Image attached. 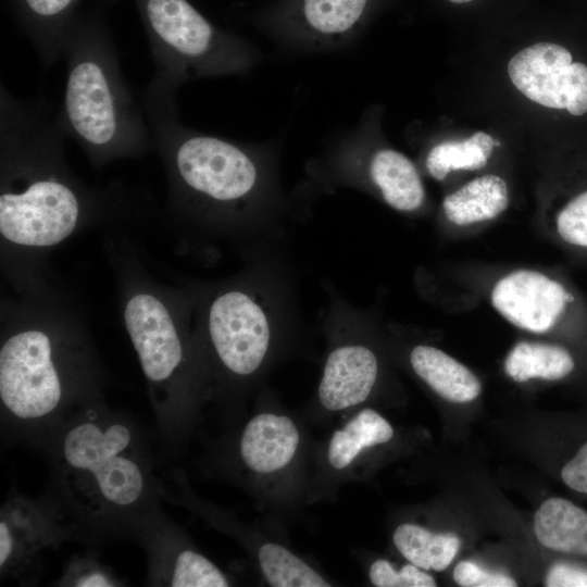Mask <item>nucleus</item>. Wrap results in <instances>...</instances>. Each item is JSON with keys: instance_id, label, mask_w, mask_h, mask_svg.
<instances>
[{"instance_id": "cd10ccee", "label": "nucleus", "mask_w": 587, "mask_h": 587, "mask_svg": "<svg viewBox=\"0 0 587 587\" xmlns=\"http://www.w3.org/2000/svg\"><path fill=\"white\" fill-rule=\"evenodd\" d=\"M557 232L565 242L587 248V191L573 198L558 213Z\"/></svg>"}, {"instance_id": "b1692460", "label": "nucleus", "mask_w": 587, "mask_h": 587, "mask_svg": "<svg viewBox=\"0 0 587 587\" xmlns=\"http://www.w3.org/2000/svg\"><path fill=\"white\" fill-rule=\"evenodd\" d=\"M494 138L483 132L460 141H445L428 152L425 165L437 180H444L452 171H475L484 167L495 147Z\"/></svg>"}, {"instance_id": "bb28decb", "label": "nucleus", "mask_w": 587, "mask_h": 587, "mask_svg": "<svg viewBox=\"0 0 587 587\" xmlns=\"http://www.w3.org/2000/svg\"><path fill=\"white\" fill-rule=\"evenodd\" d=\"M370 580L377 587H435L436 580L423 569L410 563L399 571L387 560H376L370 566Z\"/></svg>"}, {"instance_id": "4468645a", "label": "nucleus", "mask_w": 587, "mask_h": 587, "mask_svg": "<svg viewBox=\"0 0 587 587\" xmlns=\"http://www.w3.org/2000/svg\"><path fill=\"white\" fill-rule=\"evenodd\" d=\"M329 351L317 389L319 401L328 411H341L364 402L379 373L377 355L371 347L342 336Z\"/></svg>"}, {"instance_id": "423d86ee", "label": "nucleus", "mask_w": 587, "mask_h": 587, "mask_svg": "<svg viewBox=\"0 0 587 587\" xmlns=\"http://www.w3.org/2000/svg\"><path fill=\"white\" fill-rule=\"evenodd\" d=\"M232 277L189 283L205 394L241 387L265 365L277 337L297 322L291 284L260 247ZM212 391V392H213Z\"/></svg>"}, {"instance_id": "c756f323", "label": "nucleus", "mask_w": 587, "mask_h": 587, "mask_svg": "<svg viewBox=\"0 0 587 587\" xmlns=\"http://www.w3.org/2000/svg\"><path fill=\"white\" fill-rule=\"evenodd\" d=\"M565 109L572 115L587 112V66L579 62L571 63L565 83Z\"/></svg>"}, {"instance_id": "4be33fe9", "label": "nucleus", "mask_w": 587, "mask_h": 587, "mask_svg": "<svg viewBox=\"0 0 587 587\" xmlns=\"http://www.w3.org/2000/svg\"><path fill=\"white\" fill-rule=\"evenodd\" d=\"M573 369L574 360L566 349L544 342L521 341L504 360L505 373L517 383L532 378L558 380Z\"/></svg>"}, {"instance_id": "0eeeda50", "label": "nucleus", "mask_w": 587, "mask_h": 587, "mask_svg": "<svg viewBox=\"0 0 587 587\" xmlns=\"http://www.w3.org/2000/svg\"><path fill=\"white\" fill-rule=\"evenodd\" d=\"M61 59L66 79L58 116L93 168L154 151L140 96L123 73L101 13L74 15L62 39Z\"/></svg>"}, {"instance_id": "9b49d317", "label": "nucleus", "mask_w": 587, "mask_h": 587, "mask_svg": "<svg viewBox=\"0 0 587 587\" xmlns=\"http://www.w3.org/2000/svg\"><path fill=\"white\" fill-rule=\"evenodd\" d=\"M376 0H280L263 16L279 35L310 47H333L355 36Z\"/></svg>"}, {"instance_id": "20e7f679", "label": "nucleus", "mask_w": 587, "mask_h": 587, "mask_svg": "<svg viewBox=\"0 0 587 587\" xmlns=\"http://www.w3.org/2000/svg\"><path fill=\"white\" fill-rule=\"evenodd\" d=\"M41 452L50 472L47 492L67 517L75 540L95 546L133 539L162 507L149 436L104 397L73 414Z\"/></svg>"}, {"instance_id": "5701e85b", "label": "nucleus", "mask_w": 587, "mask_h": 587, "mask_svg": "<svg viewBox=\"0 0 587 587\" xmlns=\"http://www.w3.org/2000/svg\"><path fill=\"white\" fill-rule=\"evenodd\" d=\"M392 540L410 563L438 572L451 564L460 548V539L454 534H435L411 523L399 525Z\"/></svg>"}, {"instance_id": "9d476101", "label": "nucleus", "mask_w": 587, "mask_h": 587, "mask_svg": "<svg viewBox=\"0 0 587 587\" xmlns=\"http://www.w3.org/2000/svg\"><path fill=\"white\" fill-rule=\"evenodd\" d=\"M148 561L146 585L166 587H226L227 576L196 550L183 530L159 508L138 527L134 538Z\"/></svg>"}, {"instance_id": "6e6552de", "label": "nucleus", "mask_w": 587, "mask_h": 587, "mask_svg": "<svg viewBox=\"0 0 587 587\" xmlns=\"http://www.w3.org/2000/svg\"><path fill=\"white\" fill-rule=\"evenodd\" d=\"M154 73L178 85L215 76L240 75L257 62L241 37L218 28L189 0H135Z\"/></svg>"}, {"instance_id": "412c9836", "label": "nucleus", "mask_w": 587, "mask_h": 587, "mask_svg": "<svg viewBox=\"0 0 587 587\" xmlns=\"http://www.w3.org/2000/svg\"><path fill=\"white\" fill-rule=\"evenodd\" d=\"M394 436L390 423L372 409L360 411L329 441L327 460L335 470L348 467L366 448L385 444Z\"/></svg>"}, {"instance_id": "a878e982", "label": "nucleus", "mask_w": 587, "mask_h": 587, "mask_svg": "<svg viewBox=\"0 0 587 587\" xmlns=\"http://www.w3.org/2000/svg\"><path fill=\"white\" fill-rule=\"evenodd\" d=\"M61 587H121L127 585L92 551L72 555L53 582Z\"/></svg>"}, {"instance_id": "393cba45", "label": "nucleus", "mask_w": 587, "mask_h": 587, "mask_svg": "<svg viewBox=\"0 0 587 587\" xmlns=\"http://www.w3.org/2000/svg\"><path fill=\"white\" fill-rule=\"evenodd\" d=\"M261 571L274 587H326L329 584L285 547L267 542L258 551Z\"/></svg>"}, {"instance_id": "a211bd4d", "label": "nucleus", "mask_w": 587, "mask_h": 587, "mask_svg": "<svg viewBox=\"0 0 587 587\" xmlns=\"http://www.w3.org/2000/svg\"><path fill=\"white\" fill-rule=\"evenodd\" d=\"M409 360L414 373L448 401L470 402L482 391L475 374L438 348L417 345L411 350Z\"/></svg>"}, {"instance_id": "aec40b11", "label": "nucleus", "mask_w": 587, "mask_h": 587, "mask_svg": "<svg viewBox=\"0 0 587 587\" xmlns=\"http://www.w3.org/2000/svg\"><path fill=\"white\" fill-rule=\"evenodd\" d=\"M508 204L507 183L500 176L488 174L447 196L442 209L452 224L467 226L497 217Z\"/></svg>"}, {"instance_id": "1a4fd4ad", "label": "nucleus", "mask_w": 587, "mask_h": 587, "mask_svg": "<svg viewBox=\"0 0 587 587\" xmlns=\"http://www.w3.org/2000/svg\"><path fill=\"white\" fill-rule=\"evenodd\" d=\"M68 540H75L73 527L49 492L29 497L11 488L0 509L1 578L38 584L46 552Z\"/></svg>"}, {"instance_id": "7c9ffc66", "label": "nucleus", "mask_w": 587, "mask_h": 587, "mask_svg": "<svg viewBox=\"0 0 587 587\" xmlns=\"http://www.w3.org/2000/svg\"><path fill=\"white\" fill-rule=\"evenodd\" d=\"M561 477L570 488L587 495V442L564 465Z\"/></svg>"}, {"instance_id": "39448f33", "label": "nucleus", "mask_w": 587, "mask_h": 587, "mask_svg": "<svg viewBox=\"0 0 587 587\" xmlns=\"http://www.w3.org/2000/svg\"><path fill=\"white\" fill-rule=\"evenodd\" d=\"M122 321L137 354L157 424L162 454L178 453L200 398L205 395L193 332L189 283L171 286L155 278L134 242L120 230L103 237Z\"/></svg>"}, {"instance_id": "6ab92c4d", "label": "nucleus", "mask_w": 587, "mask_h": 587, "mask_svg": "<svg viewBox=\"0 0 587 587\" xmlns=\"http://www.w3.org/2000/svg\"><path fill=\"white\" fill-rule=\"evenodd\" d=\"M534 532L549 549L587 557V511L566 499L544 501L535 513Z\"/></svg>"}, {"instance_id": "473e14b6", "label": "nucleus", "mask_w": 587, "mask_h": 587, "mask_svg": "<svg viewBox=\"0 0 587 587\" xmlns=\"http://www.w3.org/2000/svg\"><path fill=\"white\" fill-rule=\"evenodd\" d=\"M447 1L448 3L450 4H453V5H469V4H473L479 0H445Z\"/></svg>"}, {"instance_id": "2f4dec72", "label": "nucleus", "mask_w": 587, "mask_h": 587, "mask_svg": "<svg viewBox=\"0 0 587 587\" xmlns=\"http://www.w3.org/2000/svg\"><path fill=\"white\" fill-rule=\"evenodd\" d=\"M545 584L548 587H587V570L559 563L549 570Z\"/></svg>"}, {"instance_id": "f8f14e48", "label": "nucleus", "mask_w": 587, "mask_h": 587, "mask_svg": "<svg viewBox=\"0 0 587 587\" xmlns=\"http://www.w3.org/2000/svg\"><path fill=\"white\" fill-rule=\"evenodd\" d=\"M494 308L511 324L541 334L562 315L571 295L544 273L517 270L501 277L490 295Z\"/></svg>"}, {"instance_id": "2eb2a0df", "label": "nucleus", "mask_w": 587, "mask_h": 587, "mask_svg": "<svg viewBox=\"0 0 587 587\" xmlns=\"http://www.w3.org/2000/svg\"><path fill=\"white\" fill-rule=\"evenodd\" d=\"M571 52L557 43L538 42L517 52L508 64L513 85L529 100L565 109V83Z\"/></svg>"}, {"instance_id": "f03ea898", "label": "nucleus", "mask_w": 587, "mask_h": 587, "mask_svg": "<svg viewBox=\"0 0 587 587\" xmlns=\"http://www.w3.org/2000/svg\"><path fill=\"white\" fill-rule=\"evenodd\" d=\"M179 88L153 74L139 93L165 173V223L186 247H260L273 233L279 204L272 162L254 146L185 125Z\"/></svg>"}, {"instance_id": "f257e3e1", "label": "nucleus", "mask_w": 587, "mask_h": 587, "mask_svg": "<svg viewBox=\"0 0 587 587\" xmlns=\"http://www.w3.org/2000/svg\"><path fill=\"white\" fill-rule=\"evenodd\" d=\"M66 137L43 95L22 99L0 84V267L14 291L50 274L51 252L76 234L121 230L154 213L142 189L78 177L66 160Z\"/></svg>"}, {"instance_id": "c85d7f7f", "label": "nucleus", "mask_w": 587, "mask_h": 587, "mask_svg": "<svg viewBox=\"0 0 587 587\" xmlns=\"http://www.w3.org/2000/svg\"><path fill=\"white\" fill-rule=\"evenodd\" d=\"M454 582L463 587H514L516 582L501 573L483 570L470 561L460 562L453 570Z\"/></svg>"}, {"instance_id": "f3484780", "label": "nucleus", "mask_w": 587, "mask_h": 587, "mask_svg": "<svg viewBox=\"0 0 587 587\" xmlns=\"http://www.w3.org/2000/svg\"><path fill=\"white\" fill-rule=\"evenodd\" d=\"M16 21L43 68L61 59L64 33L79 0H10Z\"/></svg>"}, {"instance_id": "dca6fc26", "label": "nucleus", "mask_w": 587, "mask_h": 587, "mask_svg": "<svg viewBox=\"0 0 587 587\" xmlns=\"http://www.w3.org/2000/svg\"><path fill=\"white\" fill-rule=\"evenodd\" d=\"M299 442L300 433L288 416L262 412L245 425L238 440V457L250 472L271 474L291 462Z\"/></svg>"}, {"instance_id": "7ed1b4c3", "label": "nucleus", "mask_w": 587, "mask_h": 587, "mask_svg": "<svg viewBox=\"0 0 587 587\" xmlns=\"http://www.w3.org/2000/svg\"><path fill=\"white\" fill-rule=\"evenodd\" d=\"M105 382L80 303L50 274L1 300L0 420L5 442L41 452L73 414L103 397Z\"/></svg>"}, {"instance_id": "ddd939ff", "label": "nucleus", "mask_w": 587, "mask_h": 587, "mask_svg": "<svg viewBox=\"0 0 587 587\" xmlns=\"http://www.w3.org/2000/svg\"><path fill=\"white\" fill-rule=\"evenodd\" d=\"M332 175L340 184L355 185L362 179L376 189L382 199L400 212H414L425 201V189L414 163L403 153L382 148L362 163L342 153L332 161Z\"/></svg>"}]
</instances>
